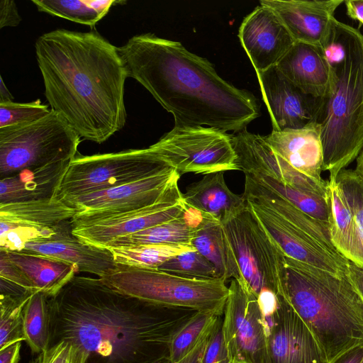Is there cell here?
Masks as SVG:
<instances>
[{
    "instance_id": "obj_1",
    "label": "cell",
    "mask_w": 363,
    "mask_h": 363,
    "mask_svg": "<svg viewBox=\"0 0 363 363\" xmlns=\"http://www.w3.org/2000/svg\"><path fill=\"white\" fill-rule=\"evenodd\" d=\"M50 303V346L74 343L87 354L86 363L169 361L174 336L197 312L145 302L76 274Z\"/></svg>"
},
{
    "instance_id": "obj_2",
    "label": "cell",
    "mask_w": 363,
    "mask_h": 363,
    "mask_svg": "<svg viewBox=\"0 0 363 363\" xmlns=\"http://www.w3.org/2000/svg\"><path fill=\"white\" fill-rule=\"evenodd\" d=\"M35 49L51 110L81 138L101 144L124 127L128 76L117 47L96 31L56 29Z\"/></svg>"
},
{
    "instance_id": "obj_3",
    "label": "cell",
    "mask_w": 363,
    "mask_h": 363,
    "mask_svg": "<svg viewBox=\"0 0 363 363\" xmlns=\"http://www.w3.org/2000/svg\"><path fill=\"white\" fill-rule=\"evenodd\" d=\"M118 49L128 77L173 115L174 125H207L238 133L259 115L251 93L221 78L208 60L180 42L144 33Z\"/></svg>"
},
{
    "instance_id": "obj_4",
    "label": "cell",
    "mask_w": 363,
    "mask_h": 363,
    "mask_svg": "<svg viewBox=\"0 0 363 363\" xmlns=\"http://www.w3.org/2000/svg\"><path fill=\"white\" fill-rule=\"evenodd\" d=\"M331 82L323 98V170L329 179L353 162L363 149V35L335 21V42L328 52Z\"/></svg>"
},
{
    "instance_id": "obj_5",
    "label": "cell",
    "mask_w": 363,
    "mask_h": 363,
    "mask_svg": "<svg viewBox=\"0 0 363 363\" xmlns=\"http://www.w3.org/2000/svg\"><path fill=\"white\" fill-rule=\"evenodd\" d=\"M281 296L313 333L328 362L363 344V300L346 277L284 256Z\"/></svg>"
},
{
    "instance_id": "obj_6",
    "label": "cell",
    "mask_w": 363,
    "mask_h": 363,
    "mask_svg": "<svg viewBox=\"0 0 363 363\" xmlns=\"http://www.w3.org/2000/svg\"><path fill=\"white\" fill-rule=\"evenodd\" d=\"M254 199H245L248 208L285 257L346 277L349 260L333 245L329 223L306 214L265 186L257 188Z\"/></svg>"
},
{
    "instance_id": "obj_7",
    "label": "cell",
    "mask_w": 363,
    "mask_h": 363,
    "mask_svg": "<svg viewBox=\"0 0 363 363\" xmlns=\"http://www.w3.org/2000/svg\"><path fill=\"white\" fill-rule=\"evenodd\" d=\"M100 279L112 289L145 302L219 315L224 313L229 293L223 279L183 277L157 268L118 264Z\"/></svg>"
},
{
    "instance_id": "obj_8",
    "label": "cell",
    "mask_w": 363,
    "mask_h": 363,
    "mask_svg": "<svg viewBox=\"0 0 363 363\" xmlns=\"http://www.w3.org/2000/svg\"><path fill=\"white\" fill-rule=\"evenodd\" d=\"M81 138L53 111L37 121L0 128V179L72 160Z\"/></svg>"
},
{
    "instance_id": "obj_9",
    "label": "cell",
    "mask_w": 363,
    "mask_h": 363,
    "mask_svg": "<svg viewBox=\"0 0 363 363\" xmlns=\"http://www.w3.org/2000/svg\"><path fill=\"white\" fill-rule=\"evenodd\" d=\"M223 226L239 269L238 279L247 291L257 299L268 293L281 296L284 255L247 205Z\"/></svg>"
},
{
    "instance_id": "obj_10",
    "label": "cell",
    "mask_w": 363,
    "mask_h": 363,
    "mask_svg": "<svg viewBox=\"0 0 363 363\" xmlns=\"http://www.w3.org/2000/svg\"><path fill=\"white\" fill-rule=\"evenodd\" d=\"M169 167L150 147L76 155L53 197L62 201L139 179Z\"/></svg>"
},
{
    "instance_id": "obj_11",
    "label": "cell",
    "mask_w": 363,
    "mask_h": 363,
    "mask_svg": "<svg viewBox=\"0 0 363 363\" xmlns=\"http://www.w3.org/2000/svg\"><path fill=\"white\" fill-rule=\"evenodd\" d=\"M149 147L180 175L240 170L231 135L210 127L174 125Z\"/></svg>"
},
{
    "instance_id": "obj_12",
    "label": "cell",
    "mask_w": 363,
    "mask_h": 363,
    "mask_svg": "<svg viewBox=\"0 0 363 363\" xmlns=\"http://www.w3.org/2000/svg\"><path fill=\"white\" fill-rule=\"evenodd\" d=\"M188 208L177 182L149 206L114 212H77L71 219L72 232L84 243L105 248L118 238L172 220Z\"/></svg>"
},
{
    "instance_id": "obj_13",
    "label": "cell",
    "mask_w": 363,
    "mask_h": 363,
    "mask_svg": "<svg viewBox=\"0 0 363 363\" xmlns=\"http://www.w3.org/2000/svg\"><path fill=\"white\" fill-rule=\"evenodd\" d=\"M228 289L223 331L233 362L267 363L266 323L257 298L237 279Z\"/></svg>"
},
{
    "instance_id": "obj_14",
    "label": "cell",
    "mask_w": 363,
    "mask_h": 363,
    "mask_svg": "<svg viewBox=\"0 0 363 363\" xmlns=\"http://www.w3.org/2000/svg\"><path fill=\"white\" fill-rule=\"evenodd\" d=\"M262 311L267 363H329L313 333L282 296Z\"/></svg>"
},
{
    "instance_id": "obj_15",
    "label": "cell",
    "mask_w": 363,
    "mask_h": 363,
    "mask_svg": "<svg viewBox=\"0 0 363 363\" xmlns=\"http://www.w3.org/2000/svg\"><path fill=\"white\" fill-rule=\"evenodd\" d=\"M256 74L274 131L300 129L318 121L323 98L303 92L277 66Z\"/></svg>"
},
{
    "instance_id": "obj_16",
    "label": "cell",
    "mask_w": 363,
    "mask_h": 363,
    "mask_svg": "<svg viewBox=\"0 0 363 363\" xmlns=\"http://www.w3.org/2000/svg\"><path fill=\"white\" fill-rule=\"evenodd\" d=\"M180 176L169 167L139 179L62 201L77 212H114L141 208L157 201L179 182Z\"/></svg>"
},
{
    "instance_id": "obj_17",
    "label": "cell",
    "mask_w": 363,
    "mask_h": 363,
    "mask_svg": "<svg viewBox=\"0 0 363 363\" xmlns=\"http://www.w3.org/2000/svg\"><path fill=\"white\" fill-rule=\"evenodd\" d=\"M231 137L240 169L245 174L267 175L291 187L325 196L328 180H315L294 169L272 150L264 136L245 129Z\"/></svg>"
},
{
    "instance_id": "obj_18",
    "label": "cell",
    "mask_w": 363,
    "mask_h": 363,
    "mask_svg": "<svg viewBox=\"0 0 363 363\" xmlns=\"http://www.w3.org/2000/svg\"><path fill=\"white\" fill-rule=\"evenodd\" d=\"M238 38L256 73L276 66L295 43L277 15L260 4L242 21Z\"/></svg>"
},
{
    "instance_id": "obj_19",
    "label": "cell",
    "mask_w": 363,
    "mask_h": 363,
    "mask_svg": "<svg viewBox=\"0 0 363 363\" xmlns=\"http://www.w3.org/2000/svg\"><path fill=\"white\" fill-rule=\"evenodd\" d=\"M345 0H261L282 21L295 42L324 49L337 9Z\"/></svg>"
},
{
    "instance_id": "obj_20",
    "label": "cell",
    "mask_w": 363,
    "mask_h": 363,
    "mask_svg": "<svg viewBox=\"0 0 363 363\" xmlns=\"http://www.w3.org/2000/svg\"><path fill=\"white\" fill-rule=\"evenodd\" d=\"M54 228L51 236L31 240L21 251L62 260L74 265L78 272L93 274L99 278L116 269L118 264L108 249L84 243L72 234L71 220H64Z\"/></svg>"
},
{
    "instance_id": "obj_21",
    "label": "cell",
    "mask_w": 363,
    "mask_h": 363,
    "mask_svg": "<svg viewBox=\"0 0 363 363\" xmlns=\"http://www.w3.org/2000/svg\"><path fill=\"white\" fill-rule=\"evenodd\" d=\"M272 150L302 174L323 181L321 128L318 121L296 130L274 131L264 136Z\"/></svg>"
},
{
    "instance_id": "obj_22",
    "label": "cell",
    "mask_w": 363,
    "mask_h": 363,
    "mask_svg": "<svg viewBox=\"0 0 363 363\" xmlns=\"http://www.w3.org/2000/svg\"><path fill=\"white\" fill-rule=\"evenodd\" d=\"M276 66L306 94L317 98H323L327 94L332 72L321 48L295 42Z\"/></svg>"
},
{
    "instance_id": "obj_23",
    "label": "cell",
    "mask_w": 363,
    "mask_h": 363,
    "mask_svg": "<svg viewBox=\"0 0 363 363\" xmlns=\"http://www.w3.org/2000/svg\"><path fill=\"white\" fill-rule=\"evenodd\" d=\"M224 172L205 174L182 194L185 203L222 224L247 208L243 195L234 194L228 187Z\"/></svg>"
},
{
    "instance_id": "obj_24",
    "label": "cell",
    "mask_w": 363,
    "mask_h": 363,
    "mask_svg": "<svg viewBox=\"0 0 363 363\" xmlns=\"http://www.w3.org/2000/svg\"><path fill=\"white\" fill-rule=\"evenodd\" d=\"M325 199L333 245L347 260L363 267V238L336 179L328 180Z\"/></svg>"
},
{
    "instance_id": "obj_25",
    "label": "cell",
    "mask_w": 363,
    "mask_h": 363,
    "mask_svg": "<svg viewBox=\"0 0 363 363\" xmlns=\"http://www.w3.org/2000/svg\"><path fill=\"white\" fill-rule=\"evenodd\" d=\"M77 210L52 197L0 203V237L18 227L49 228L71 220Z\"/></svg>"
},
{
    "instance_id": "obj_26",
    "label": "cell",
    "mask_w": 363,
    "mask_h": 363,
    "mask_svg": "<svg viewBox=\"0 0 363 363\" xmlns=\"http://www.w3.org/2000/svg\"><path fill=\"white\" fill-rule=\"evenodd\" d=\"M70 162L24 169L1 179L0 203L53 197Z\"/></svg>"
},
{
    "instance_id": "obj_27",
    "label": "cell",
    "mask_w": 363,
    "mask_h": 363,
    "mask_svg": "<svg viewBox=\"0 0 363 363\" xmlns=\"http://www.w3.org/2000/svg\"><path fill=\"white\" fill-rule=\"evenodd\" d=\"M6 252L35 290L50 297L55 296L78 272L74 265L51 257L22 251Z\"/></svg>"
},
{
    "instance_id": "obj_28",
    "label": "cell",
    "mask_w": 363,
    "mask_h": 363,
    "mask_svg": "<svg viewBox=\"0 0 363 363\" xmlns=\"http://www.w3.org/2000/svg\"><path fill=\"white\" fill-rule=\"evenodd\" d=\"M204 215L189 207L179 216L136 233L118 238L105 248L141 245H191Z\"/></svg>"
},
{
    "instance_id": "obj_29",
    "label": "cell",
    "mask_w": 363,
    "mask_h": 363,
    "mask_svg": "<svg viewBox=\"0 0 363 363\" xmlns=\"http://www.w3.org/2000/svg\"><path fill=\"white\" fill-rule=\"evenodd\" d=\"M191 245L215 267L218 279H239V269L220 222L204 215Z\"/></svg>"
},
{
    "instance_id": "obj_30",
    "label": "cell",
    "mask_w": 363,
    "mask_h": 363,
    "mask_svg": "<svg viewBox=\"0 0 363 363\" xmlns=\"http://www.w3.org/2000/svg\"><path fill=\"white\" fill-rule=\"evenodd\" d=\"M52 312L50 297L41 291L32 294L23 309L25 342L31 352L41 354L50 345Z\"/></svg>"
},
{
    "instance_id": "obj_31",
    "label": "cell",
    "mask_w": 363,
    "mask_h": 363,
    "mask_svg": "<svg viewBox=\"0 0 363 363\" xmlns=\"http://www.w3.org/2000/svg\"><path fill=\"white\" fill-rule=\"evenodd\" d=\"M117 264L143 268H158L170 258L196 250L191 245H141L108 247Z\"/></svg>"
},
{
    "instance_id": "obj_32",
    "label": "cell",
    "mask_w": 363,
    "mask_h": 363,
    "mask_svg": "<svg viewBox=\"0 0 363 363\" xmlns=\"http://www.w3.org/2000/svg\"><path fill=\"white\" fill-rule=\"evenodd\" d=\"M277 193L298 209L311 217L329 223V209L325 196L288 186L269 176L260 174H245Z\"/></svg>"
},
{
    "instance_id": "obj_33",
    "label": "cell",
    "mask_w": 363,
    "mask_h": 363,
    "mask_svg": "<svg viewBox=\"0 0 363 363\" xmlns=\"http://www.w3.org/2000/svg\"><path fill=\"white\" fill-rule=\"evenodd\" d=\"M219 315L197 311L175 334L169 352L171 363H179L189 355L211 332Z\"/></svg>"
},
{
    "instance_id": "obj_34",
    "label": "cell",
    "mask_w": 363,
    "mask_h": 363,
    "mask_svg": "<svg viewBox=\"0 0 363 363\" xmlns=\"http://www.w3.org/2000/svg\"><path fill=\"white\" fill-rule=\"evenodd\" d=\"M33 293L20 296L0 294V349L25 341L23 309Z\"/></svg>"
},
{
    "instance_id": "obj_35",
    "label": "cell",
    "mask_w": 363,
    "mask_h": 363,
    "mask_svg": "<svg viewBox=\"0 0 363 363\" xmlns=\"http://www.w3.org/2000/svg\"><path fill=\"white\" fill-rule=\"evenodd\" d=\"M40 12L94 27L101 19L84 0H32Z\"/></svg>"
},
{
    "instance_id": "obj_36",
    "label": "cell",
    "mask_w": 363,
    "mask_h": 363,
    "mask_svg": "<svg viewBox=\"0 0 363 363\" xmlns=\"http://www.w3.org/2000/svg\"><path fill=\"white\" fill-rule=\"evenodd\" d=\"M157 269L187 278L218 279L215 267L196 250L176 255Z\"/></svg>"
},
{
    "instance_id": "obj_37",
    "label": "cell",
    "mask_w": 363,
    "mask_h": 363,
    "mask_svg": "<svg viewBox=\"0 0 363 363\" xmlns=\"http://www.w3.org/2000/svg\"><path fill=\"white\" fill-rule=\"evenodd\" d=\"M40 99L28 103L13 101L0 104V128L42 118L50 112Z\"/></svg>"
},
{
    "instance_id": "obj_38",
    "label": "cell",
    "mask_w": 363,
    "mask_h": 363,
    "mask_svg": "<svg viewBox=\"0 0 363 363\" xmlns=\"http://www.w3.org/2000/svg\"><path fill=\"white\" fill-rule=\"evenodd\" d=\"M336 181L342 191L363 238V178L354 169H344Z\"/></svg>"
},
{
    "instance_id": "obj_39",
    "label": "cell",
    "mask_w": 363,
    "mask_h": 363,
    "mask_svg": "<svg viewBox=\"0 0 363 363\" xmlns=\"http://www.w3.org/2000/svg\"><path fill=\"white\" fill-rule=\"evenodd\" d=\"M223 331V318L220 315L207 337L199 363H232Z\"/></svg>"
},
{
    "instance_id": "obj_40",
    "label": "cell",
    "mask_w": 363,
    "mask_h": 363,
    "mask_svg": "<svg viewBox=\"0 0 363 363\" xmlns=\"http://www.w3.org/2000/svg\"><path fill=\"white\" fill-rule=\"evenodd\" d=\"M54 233V226L41 228L18 227L0 237V250L21 251L26 243L36 239L49 238Z\"/></svg>"
},
{
    "instance_id": "obj_41",
    "label": "cell",
    "mask_w": 363,
    "mask_h": 363,
    "mask_svg": "<svg viewBox=\"0 0 363 363\" xmlns=\"http://www.w3.org/2000/svg\"><path fill=\"white\" fill-rule=\"evenodd\" d=\"M39 363H86L87 354L79 346L60 341L38 354Z\"/></svg>"
},
{
    "instance_id": "obj_42",
    "label": "cell",
    "mask_w": 363,
    "mask_h": 363,
    "mask_svg": "<svg viewBox=\"0 0 363 363\" xmlns=\"http://www.w3.org/2000/svg\"><path fill=\"white\" fill-rule=\"evenodd\" d=\"M0 277L28 290L37 291L26 274L9 258L6 251L0 250Z\"/></svg>"
},
{
    "instance_id": "obj_43",
    "label": "cell",
    "mask_w": 363,
    "mask_h": 363,
    "mask_svg": "<svg viewBox=\"0 0 363 363\" xmlns=\"http://www.w3.org/2000/svg\"><path fill=\"white\" fill-rule=\"evenodd\" d=\"M21 20L14 1L1 0L0 1V28L17 26Z\"/></svg>"
},
{
    "instance_id": "obj_44",
    "label": "cell",
    "mask_w": 363,
    "mask_h": 363,
    "mask_svg": "<svg viewBox=\"0 0 363 363\" xmlns=\"http://www.w3.org/2000/svg\"><path fill=\"white\" fill-rule=\"evenodd\" d=\"M363 344L352 347L335 357L329 363H362Z\"/></svg>"
},
{
    "instance_id": "obj_45",
    "label": "cell",
    "mask_w": 363,
    "mask_h": 363,
    "mask_svg": "<svg viewBox=\"0 0 363 363\" xmlns=\"http://www.w3.org/2000/svg\"><path fill=\"white\" fill-rule=\"evenodd\" d=\"M346 276L363 300V267L349 261Z\"/></svg>"
},
{
    "instance_id": "obj_46",
    "label": "cell",
    "mask_w": 363,
    "mask_h": 363,
    "mask_svg": "<svg viewBox=\"0 0 363 363\" xmlns=\"http://www.w3.org/2000/svg\"><path fill=\"white\" fill-rule=\"evenodd\" d=\"M21 342H13L0 349V363H18Z\"/></svg>"
},
{
    "instance_id": "obj_47",
    "label": "cell",
    "mask_w": 363,
    "mask_h": 363,
    "mask_svg": "<svg viewBox=\"0 0 363 363\" xmlns=\"http://www.w3.org/2000/svg\"><path fill=\"white\" fill-rule=\"evenodd\" d=\"M347 15L363 25V0L345 1Z\"/></svg>"
},
{
    "instance_id": "obj_48",
    "label": "cell",
    "mask_w": 363,
    "mask_h": 363,
    "mask_svg": "<svg viewBox=\"0 0 363 363\" xmlns=\"http://www.w3.org/2000/svg\"><path fill=\"white\" fill-rule=\"evenodd\" d=\"M103 18L114 4H125V1L116 0H84Z\"/></svg>"
},
{
    "instance_id": "obj_49",
    "label": "cell",
    "mask_w": 363,
    "mask_h": 363,
    "mask_svg": "<svg viewBox=\"0 0 363 363\" xmlns=\"http://www.w3.org/2000/svg\"><path fill=\"white\" fill-rule=\"evenodd\" d=\"M206 340L207 337L203 341H202L189 355H187L179 363H199L200 358L206 345Z\"/></svg>"
},
{
    "instance_id": "obj_50",
    "label": "cell",
    "mask_w": 363,
    "mask_h": 363,
    "mask_svg": "<svg viewBox=\"0 0 363 363\" xmlns=\"http://www.w3.org/2000/svg\"><path fill=\"white\" fill-rule=\"evenodd\" d=\"M13 97L0 77V104L13 101Z\"/></svg>"
},
{
    "instance_id": "obj_51",
    "label": "cell",
    "mask_w": 363,
    "mask_h": 363,
    "mask_svg": "<svg viewBox=\"0 0 363 363\" xmlns=\"http://www.w3.org/2000/svg\"><path fill=\"white\" fill-rule=\"evenodd\" d=\"M354 169L363 178V149L356 159V167Z\"/></svg>"
},
{
    "instance_id": "obj_52",
    "label": "cell",
    "mask_w": 363,
    "mask_h": 363,
    "mask_svg": "<svg viewBox=\"0 0 363 363\" xmlns=\"http://www.w3.org/2000/svg\"><path fill=\"white\" fill-rule=\"evenodd\" d=\"M28 363H39V357L38 356L36 358L32 359Z\"/></svg>"
},
{
    "instance_id": "obj_53",
    "label": "cell",
    "mask_w": 363,
    "mask_h": 363,
    "mask_svg": "<svg viewBox=\"0 0 363 363\" xmlns=\"http://www.w3.org/2000/svg\"><path fill=\"white\" fill-rule=\"evenodd\" d=\"M232 363H247V362L234 361V362H232Z\"/></svg>"
},
{
    "instance_id": "obj_54",
    "label": "cell",
    "mask_w": 363,
    "mask_h": 363,
    "mask_svg": "<svg viewBox=\"0 0 363 363\" xmlns=\"http://www.w3.org/2000/svg\"><path fill=\"white\" fill-rule=\"evenodd\" d=\"M162 363H171L170 361H167V362H162Z\"/></svg>"
},
{
    "instance_id": "obj_55",
    "label": "cell",
    "mask_w": 363,
    "mask_h": 363,
    "mask_svg": "<svg viewBox=\"0 0 363 363\" xmlns=\"http://www.w3.org/2000/svg\"><path fill=\"white\" fill-rule=\"evenodd\" d=\"M362 363H363V360H362Z\"/></svg>"
}]
</instances>
